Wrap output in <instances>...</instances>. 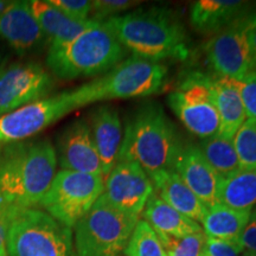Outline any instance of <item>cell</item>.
I'll return each mask as SVG.
<instances>
[{
  "label": "cell",
  "instance_id": "6",
  "mask_svg": "<svg viewBox=\"0 0 256 256\" xmlns=\"http://www.w3.org/2000/svg\"><path fill=\"white\" fill-rule=\"evenodd\" d=\"M6 248L8 256H78L72 229L34 208L16 212Z\"/></svg>",
  "mask_w": 256,
  "mask_h": 256
},
{
  "label": "cell",
  "instance_id": "22",
  "mask_svg": "<svg viewBox=\"0 0 256 256\" xmlns=\"http://www.w3.org/2000/svg\"><path fill=\"white\" fill-rule=\"evenodd\" d=\"M142 215L152 229L162 235L184 238L202 232L200 223L179 214L177 210L165 203L156 192H153L147 200Z\"/></svg>",
  "mask_w": 256,
  "mask_h": 256
},
{
  "label": "cell",
  "instance_id": "5",
  "mask_svg": "<svg viewBox=\"0 0 256 256\" xmlns=\"http://www.w3.org/2000/svg\"><path fill=\"white\" fill-rule=\"evenodd\" d=\"M168 68L162 63L130 56L110 72L69 92L74 110L115 98H147L162 92Z\"/></svg>",
  "mask_w": 256,
  "mask_h": 256
},
{
  "label": "cell",
  "instance_id": "9",
  "mask_svg": "<svg viewBox=\"0 0 256 256\" xmlns=\"http://www.w3.org/2000/svg\"><path fill=\"white\" fill-rule=\"evenodd\" d=\"M168 104L185 128L200 139L218 134L220 116L212 92V76L202 72L185 74L168 98Z\"/></svg>",
  "mask_w": 256,
  "mask_h": 256
},
{
  "label": "cell",
  "instance_id": "1",
  "mask_svg": "<svg viewBox=\"0 0 256 256\" xmlns=\"http://www.w3.org/2000/svg\"><path fill=\"white\" fill-rule=\"evenodd\" d=\"M118 40L132 56L162 63L188 56V34L171 8L154 6L108 19Z\"/></svg>",
  "mask_w": 256,
  "mask_h": 256
},
{
  "label": "cell",
  "instance_id": "36",
  "mask_svg": "<svg viewBox=\"0 0 256 256\" xmlns=\"http://www.w3.org/2000/svg\"><path fill=\"white\" fill-rule=\"evenodd\" d=\"M8 206V204H6V202L4 200V197H2V190H0V211L2 209H5V208Z\"/></svg>",
  "mask_w": 256,
  "mask_h": 256
},
{
  "label": "cell",
  "instance_id": "13",
  "mask_svg": "<svg viewBox=\"0 0 256 256\" xmlns=\"http://www.w3.org/2000/svg\"><path fill=\"white\" fill-rule=\"evenodd\" d=\"M153 192L151 178L142 166L134 162H118L104 179L102 197L115 209L139 217Z\"/></svg>",
  "mask_w": 256,
  "mask_h": 256
},
{
  "label": "cell",
  "instance_id": "32",
  "mask_svg": "<svg viewBox=\"0 0 256 256\" xmlns=\"http://www.w3.org/2000/svg\"><path fill=\"white\" fill-rule=\"evenodd\" d=\"M244 252L240 241L206 238L204 256H241Z\"/></svg>",
  "mask_w": 256,
  "mask_h": 256
},
{
  "label": "cell",
  "instance_id": "15",
  "mask_svg": "<svg viewBox=\"0 0 256 256\" xmlns=\"http://www.w3.org/2000/svg\"><path fill=\"white\" fill-rule=\"evenodd\" d=\"M174 171L208 209L220 204L222 178L214 171L196 144H184Z\"/></svg>",
  "mask_w": 256,
  "mask_h": 256
},
{
  "label": "cell",
  "instance_id": "38",
  "mask_svg": "<svg viewBox=\"0 0 256 256\" xmlns=\"http://www.w3.org/2000/svg\"><path fill=\"white\" fill-rule=\"evenodd\" d=\"M242 256H256V254H254V252H243Z\"/></svg>",
  "mask_w": 256,
  "mask_h": 256
},
{
  "label": "cell",
  "instance_id": "28",
  "mask_svg": "<svg viewBox=\"0 0 256 256\" xmlns=\"http://www.w3.org/2000/svg\"><path fill=\"white\" fill-rule=\"evenodd\" d=\"M234 145L241 168L256 171V120H246L234 136Z\"/></svg>",
  "mask_w": 256,
  "mask_h": 256
},
{
  "label": "cell",
  "instance_id": "16",
  "mask_svg": "<svg viewBox=\"0 0 256 256\" xmlns=\"http://www.w3.org/2000/svg\"><path fill=\"white\" fill-rule=\"evenodd\" d=\"M0 37L20 56L26 55L46 40L32 14L30 2H8L0 14Z\"/></svg>",
  "mask_w": 256,
  "mask_h": 256
},
{
  "label": "cell",
  "instance_id": "3",
  "mask_svg": "<svg viewBox=\"0 0 256 256\" xmlns=\"http://www.w3.org/2000/svg\"><path fill=\"white\" fill-rule=\"evenodd\" d=\"M177 128L156 102L136 108L124 127L118 162H134L147 172L174 170L183 147Z\"/></svg>",
  "mask_w": 256,
  "mask_h": 256
},
{
  "label": "cell",
  "instance_id": "2",
  "mask_svg": "<svg viewBox=\"0 0 256 256\" xmlns=\"http://www.w3.org/2000/svg\"><path fill=\"white\" fill-rule=\"evenodd\" d=\"M56 150L50 140H24L0 146V190L8 206H40L56 176Z\"/></svg>",
  "mask_w": 256,
  "mask_h": 256
},
{
  "label": "cell",
  "instance_id": "24",
  "mask_svg": "<svg viewBox=\"0 0 256 256\" xmlns=\"http://www.w3.org/2000/svg\"><path fill=\"white\" fill-rule=\"evenodd\" d=\"M220 204L236 210H252L256 206V171L241 168L222 178Z\"/></svg>",
  "mask_w": 256,
  "mask_h": 256
},
{
  "label": "cell",
  "instance_id": "7",
  "mask_svg": "<svg viewBox=\"0 0 256 256\" xmlns=\"http://www.w3.org/2000/svg\"><path fill=\"white\" fill-rule=\"evenodd\" d=\"M139 217L112 206L104 197L74 226L78 256H119L124 252Z\"/></svg>",
  "mask_w": 256,
  "mask_h": 256
},
{
  "label": "cell",
  "instance_id": "23",
  "mask_svg": "<svg viewBox=\"0 0 256 256\" xmlns=\"http://www.w3.org/2000/svg\"><path fill=\"white\" fill-rule=\"evenodd\" d=\"M252 210H236L217 204L206 211L203 228L208 238L226 241H240L243 230L250 218Z\"/></svg>",
  "mask_w": 256,
  "mask_h": 256
},
{
  "label": "cell",
  "instance_id": "26",
  "mask_svg": "<svg viewBox=\"0 0 256 256\" xmlns=\"http://www.w3.org/2000/svg\"><path fill=\"white\" fill-rule=\"evenodd\" d=\"M124 254L126 256H168L156 232L145 220H138Z\"/></svg>",
  "mask_w": 256,
  "mask_h": 256
},
{
  "label": "cell",
  "instance_id": "34",
  "mask_svg": "<svg viewBox=\"0 0 256 256\" xmlns=\"http://www.w3.org/2000/svg\"><path fill=\"white\" fill-rule=\"evenodd\" d=\"M243 249L246 252H250L256 254V209L250 214V218L248 224L243 230L241 238H240Z\"/></svg>",
  "mask_w": 256,
  "mask_h": 256
},
{
  "label": "cell",
  "instance_id": "30",
  "mask_svg": "<svg viewBox=\"0 0 256 256\" xmlns=\"http://www.w3.org/2000/svg\"><path fill=\"white\" fill-rule=\"evenodd\" d=\"M236 83L244 107L246 116L249 120H256V72L247 74Z\"/></svg>",
  "mask_w": 256,
  "mask_h": 256
},
{
  "label": "cell",
  "instance_id": "17",
  "mask_svg": "<svg viewBox=\"0 0 256 256\" xmlns=\"http://www.w3.org/2000/svg\"><path fill=\"white\" fill-rule=\"evenodd\" d=\"M89 126L106 178L118 162L122 142V124L119 112L113 106H98L92 112Z\"/></svg>",
  "mask_w": 256,
  "mask_h": 256
},
{
  "label": "cell",
  "instance_id": "12",
  "mask_svg": "<svg viewBox=\"0 0 256 256\" xmlns=\"http://www.w3.org/2000/svg\"><path fill=\"white\" fill-rule=\"evenodd\" d=\"M54 80L40 64L14 63L0 70V116L46 98Z\"/></svg>",
  "mask_w": 256,
  "mask_h": 256
},
{
  "label": "cell",
  "instance_id": "37",
  "mask_svg": "<svg viewBox=\"0 0 256 256\" xmlns=\"http://www.w3.org/2000/svg\"><path fill=\"white\" fill-rule=\"evenodd\" d=\"M8 5V2H0V14H2V12L4 11L5 10V8L6 6Z\"/></svg>",
  "mask_w": 256,
  "mask_h": 256
},
{
  "label": "cell",
  "instance_id": "35",
  "mask_svg": "<svg viewBox=\"0 0 256 256\" xmlns=\"http://www.w3.org/2000/svg\"><path fill=\"white\" fill-rule=\"evenodd\" d=\"M248 37H249V46H250L252 72H256V20L254 22V24L252 25L250 30H249Z\"/></svg>",
  "mask_w": 256,
  "mask_h": 256
},
{
  "label": "cell",
  "instance_id": "27",
  "mask_svg": "<svg viewBox=\"0 0 256 256\" xmlns=\"http://www.w3.org/2000/svg\"><path fill=\"white\" fill-rule=\"evenodd\" d=\"M156 235L168 256H204L206 254L208 236L203 230L184 238H174L162 234Z\"/></svg>",
  "mask_w": 256,
  "mask_h": 256
},
{
  "label": "cell",
  "instance_id": "11",
  "mask_svg": "<svg viewBox=\"0 0 256 256\" xmlns=\"http://www.w3.org/2000/svg\"><path fill=\"white\" fill-rule=\"evenodd\" d=\"M75 110L69 92L34 101L0 116V146L28 140Z\"/></svg>",
  "mask_w": 256,
  "mask_h": 256
},
{
  "label": "cell",
  "instance_id": "20",
  "mask_svg": "<svg viewBox=\"0 0 256 256\" xmlns=\"http://www.w3.org/2000/svg\"><path fill=\"white\" fill-rule=\"evenodd\" d=\"M30 8L44 36L49 40L50 46L68 43L92 26L96 22L92 18L87 20H75L69 18L48 0H32Z\"/></svg>",
  "mask_w": 256,
  "mask_h": 256
},
{
  "label": "cell",
  "instance_id": "4",
  "mask_svg": "<svg viewBox=\"0 0 256 256\" xmlns=\"http://www.w3.org/2000/svg\"><path fill=\"white\" fill-rule=\"evenodd\" d=\"M124 57L126 49L110 23L96 20L68 43L49 46L46 66L57 78L76 80L104 75Z\"/></svg>",
  "mask_w": 256,
  "mask_h": 256
},
{
  "label": "cell",
  "instance_id": "10",
  "mask_svg": "<svg viewBox=\"0 0 256 256\" xmlns=\"http://www.w3.org/2000/svg\"><path fill=\"white\" fill-rule=\"evenodd\" d=\"M255 20L256 8H252L211 36L206 54L216 75L240 81L252 72L248 34Z\"/></svg>",
  "mask_w": 256,
  "mask_h": 256
},
{
  "label": "cell",
  "instance_id": "8",
  "mask_svg": "<svg viewBox=\"0 0 256 256\" xmlns=\"http://www.w3.org/2000/svg\"><path fill=\"white\" fill-rule=\"evenodd\" d=\"M104 188V176L60 170L40 206L72 229L101 197Z\"/></svg>",
  "mask_w": 256,
  "mask_h": 256
},
{
  "label": "cell",
  "instance_id": "14",
  "mask_svg": "<svg viewBox=\"0 0 256 256\" xmlns=\"http://www.w3.org/2000/svg\"><path fill=\"white\" fill-rule=\"evenodd\" d=\"M55 150L60 170L104 176L89 121L84 118L64 128L57 138Z\"/></svg>",
  "mask_w": 256,
  "mask_h": 256
},
{
  "label": "cell",
  "instance_id": "21",
  "mask_svg": "<svg viewBox=\"0 0 256 256\" xmlns=\"http://www.w3.org/2000/svg\"><path fill=\"white\" fill-rule=\"evenodd\" d=\"M212 92L220 116L218 134L228 139H234L247 120L238 83L235 80L215 75L212 76Z\"/></svg>",
  "mask_w": 256,
  "mask_h": 256
},
{
  "label": "cell",
  "instance_id": "18",
  "mask_svg": "<svg viewBox=\"0 0 256 256\" xmlns=\"http://www.w3.org/2000/svg\"><path fill=\"white\" fill-rule=\"evenodd\" d=\"M154 192L170 206L179 214L202 223L206 215L208 208L200 200L174 170H164L148 174Z\"/></svg>",
  "mask_w": 256,
  "mask_h": 256
},
{
  "label": "cell",
  "instance_id": "19",
  "mask_svg": "<svg viewBox=\"0 0 256 256\" xmlns=\"http://www.w3.org/2000/svg\"><path fill=\"white\" fill-rule=\"evenodd\" d=\"M250 10L248 2L198 0L191 6L190 23L198 32L215 34Z\"/></svg>",
  "mask_w": 256,
  "mask_h": 256
},
{
  "label": "cell",
  "instance_id": "29",
  "mask_svg": "<svg viewBox=\"0 0 256 256\" xmlns=\"http://www.w3.org/2000/svg\"><path fill=\"white\" fill-rule=\"evenodd\" d=\"M140 4L133 0H95L92 2V19L106 22L108 19L126 14L130 8Z\"/></svg>",
  "mask_w": 256,
  "mask_h": 256
},
{
  "label": "cell",
  "instance_id": "33",
  "mask_svg": "<svg viewBox=\"0 0 256 256\" xmlns=\"http://www.w3.org/2000/svg\"><path fill=\"white\" fill-rule=\"evenodd\" d=\"M18 210L19 208L8 206L0 211V256H8L6 241H8V228Z\"/></svg>",
  "mask_w": 256,
  "mask_h": 256
},
{
  "label": "cell",
  "instance_id": "25",
  "mask_svg": "<svg viewBox=\"0 0 256 256\" xmlns=\"http://www.w3.org/2000/svg\"><path fill=\"white\" fill-rule=\"evenodd\" d=\"M198 147L208 164L220 178L229 177L241 170L234 139H228L216 134L206 139H202Z\"/></svg>",
  "mask_w": 256,
  "mask_h": 256
},
{
  "label": "cell",
  "instance_id": "31",
  "mask_svg": "<svg viewBox=\"0 0 256 256\" xmlns=\"http://www.w3.org/2000/svg\"><path fill=\"white\" fill-rule=\"evenodd\" d=\"M51 5L75 20H87L92 11V2L88 0H48Z\"/></svg>",
  "mask_w": 256,
  "mask_h": 256
}]
</instances>
